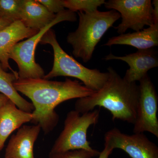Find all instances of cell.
I'll return each instance as SVG.
<instances>
[{
  "instance_id": "cell-6",
  "label": "cell",
  "mask_w": 158,
  "mask_h": 158,
  "mask_svg": "<svg viewBox=\"0 0 158 158\" xmlns=\"http://www.w3.org/2000/svg\"><path fill=\"white\" fill-rule=\"evenodd\" d=\"M100 111L98 109L84 114L75 110L69 112L64 121V128L55 141L51 152L78 149L94 150L87 140V132L90 127L98 123Z\"/></svg>"
},
{
  "instance_id": "cell-13",
  "label": "cell",
  "mask_w": 158,
  "mask_h": 158,
  "mask_svg": "<svg viewBox=\"0 0 158 158\" xmlns=\"http://www.w3.org/2000/svg\"><path fill=\"white\" fill-rule=\"evenodd\" d=\"M33 118L32 113L20 110L10 100L0 108V152L11 133Z\"/></svg>"
},
{
  "instance_id": "cell-9",
  "label": "cell",
  "mask_w": 158,
  "mask_h": 158,
  "mask_svg": "<svg viewBox=\"0 0 158 158\" xmlns=\"http://www.w3.org/2000/svg\"><path fill=\"white\" fill-rule=\"evenodd\" d=\"M104 146L123 150L131 158H158V148L144 133L127 135L117 128L105 134Z\"/></svg>"
},
{
  "instance_id": "cell-1",
  "label": "cell",
  "mask_w": 158,
  "mask_h": 158,
  "mask_svg": "<svg viewBox=\"0 0 158 158\" xmlns=\"http://www.w3.org/2000/svg\"><path fill=\"white\" fill-rule=\"evenodd\" d=\"M15 88L27 97L34 107L31 123L38 125L45 134L50 133L58 124L59 116L55 108L63 102L90 96L96 91L82 85L77 80L64 81L44 78L19 79Z\"/></svg>"
},
{
  "instance_id": "cell-3",
  "label": "cell",
  "mask_w": 158,
  "mask_h": 158,
  "mask_svg": "<svg viewBox=\"0 0 158 158\" xmlns=\"http://www.w3.org/2000/svg\"><path fill=\"white\" fill-rule=\"evenodd\" d=\"M79 19L77 28L69 33L67 42L73 48L72 53L87 63L92 58L96 46L105 33L120 18L115 10L91 12H77Z\"/></svg>"
},
{
  "instance_id": "cell-11",
  "label": "cell",
  "mask_w": 158,
  "mask_h": 158,
  "mask_svg": "<svg viewBox=\"0 0 158 158\" xmlns=\"http://www.w3.org/2000/svg\"><path fill=\"white\" fill-rule=\"evenodd\" d=\"M41 127L38 125H23L12 135L5 152V158H34V144Z\"/></svg>"
},
{
  "instance_id": "cell-10",
  "label": "cell",
  "mask_w": 158,
  "mask_h": 158,
  "mask_svg": "<svg viewBox=\"0 0 158 158\" xmlns=\"http://www.w3.org/2000/svg\"><path fill=\"white\" fill-rule=\"evenodd\" d=\"M106 61L118 60L127 63L130 68L123 78L129 82L139 81L148 74V72L158 66L157 53L153 48L138 50L136 52L118 56L110 53L103 59Z\"/></svg>"
},
{
  "instance_id": "cell-5",
  "label": "cell",
  "mask_w": 158,
  "mask_h": 158,
  "mask_svg": "<svg viewBox=\"0 0 158 158\" xmlns=\"http://www.w3.org/2000/svg\"><path fill=\"white\" fill-rule=\"evenodd\" d=\"M75 12L65 9L57 14L53 21L27 39L16 43L12 48L9 54V59L16 62L19 68V79L44 78L45 72L43 69L36 62L35 52L36 47L44 34L55 25L63 21H77Z\"/></svg>"
},
{
  "instance_id": "cell-17",
  "label": "cell",
  "mask_w": 158,
  "mask_h": 158,
  "mask_svg": "<svg viewBox=\"0 0 158 158\" xmlns=\"http://www.w3.org/2000/svg\"><path fill=\"white\" fill-rule=\"evenodd\" d=\"M64 8L75 12H91L104 5L105 0H62Z\"/></svg>"
},
{
  "instance_id": "cell-19",
  "label": "cell",
  "mask_w": 158,
  "mask_h": 158,
  "mask_svg": "<svg viewBox=\"0 0 158 158\" xmlns=\"http://www.w3.org/2000/svg\"><path fill=\"white\" fill-rule=\"evenodd\" d=\"M99 152L94 149L92 151L83 149L73 150L62 152H50L49 158H92L98 157Z\"/></svg>"
},
{
  "instance_id": "cell-7",
  "label": "cell",
  "mask_w": 158,
  "mask_h": 158,
  "mask_svg": "<svg viewBox=\"0 0 158 158\" xmlns=\"http://www.w3.org/2000/svg\"><path fill=\"white\" fill-rule=\"evenodd\" d=\"M106 8L115 10L120 14L122 21L115 27L118 34H124L128 29L141 31L145 26L155 23L153 7L151 0H109Z\"/></svg>"
},
{
  "instance_id": "cell-2",
  "label": "cell",
  "mask_w": 158,
  "mask_h": 158,
  "mask_svg": "<svg viewBox=\"0 0 158 158\" xmlns=\"http://www.w3.org/2000/svg\"><path fill=\"white\" fill-rule=\"evenodd\" d=\"M107 70L109 78L102 88L90 96L78 99L75 110L84 114L102 107L110 111L113 120L134 124L140 95L139 85L121 77L111 66Z\"/></svg>"
},
{
  "instance_id": "cell-15",
  "label": "cell",
  "mask_w": 158,
  "mask_h": 158,
  "mask_svg": "<svg viewBox=\"0 0 158 158\" xmlns=\"http://www.w3.org/2000/svg\"><path fill=\"white\" fill-rule=\"evenodd\" d=\"M56 17L37 0H22L20 21L27 27L40 31Z\"/></svg>"
},
{
  "instance_id": "cell-18",
  "label": "cell",
  "mask_w": 158,
  "mask_h": 158,
  "mask_svg": "<svg viewBox=\"0 0 158 158\" xmlns=\"http://www.w3.org/2000/svg\"><path fill=\"white\" fill-rule=\"evenodd\" d=\"M22 0H0V18L13 23L20 21Z\"/></svg>"
},
{
  "instance_id": "cell-20",
  "label": "cell",
  "mask_w": 158,
  "mask_h": 158,
  "mask_svg": "<svg viewBox=\"0 0 158 158\" xmlns=\"http://www.w3.org/2000/svg\"><path fill=\"white\" fill-rule=\"evenodd\" d=\"M37 1L53 14H58L65 9L62 0H37Z\"/></svg>"
},
{
  "instance_id": "cell-8",
  "label": "cell",
  "mask_w": 158,
  "mask_h": 158,
  "mask_svg": "<svg viewBox=\"0 0 158 158\" xmlns=\"http://www.w3.org/2000/svg\"><path fill=\"white\" fill-rule=\"evenodd\" d=\"M140 90L137 116L133 132H148L158 138V96L154 84L148 74L139 81Z\"/></svg>"
},
{
  "instance_id": "cell-16",
  "label": "cell",
  "mask_w": 158,
  "mask_h": 158,
  "mask_svg": "<svg viewBox=\"0 0 158 158\" xmlns=\"http://www.w3.org/2000/svg\"><path fill=\"white\" fill-rule=\"evenodd\" d=\"M18 79V74L6 72L0 62V93L8 98L20 110L32 113L34 107L32 103L23 98L14 88L13 84Z\"/></svg>"
},
{
  "instance_id": "cell-23",
  "label": "cell",
  "mask_w": 158,
  "mask_h": 158,
  "mask_svg": "<svg viewBox=\"0 0 158 158\" xmlns=\"http://www.w3.org/2000/svg\"><path fill=\"white\" fill-rule=\"evenodd\" d=\"M9 99L2 94L0 93V108L2 107L9 100Z\"/></svg>"
},
{
  "instance_id": "cell-4",
  "label": "cell",
  "mask_w": 158,
  "mask_h": 158,
  "mask_svg": "<svg viewBox=\"0 0 158 158\" xmlns=\"http://www.w3.org/2000/svg\"><path fill=\"white\" fill-rule=\"evenodd\" d=\"M39 43L50 44L54 52V62L52 70L44 78L49 80L56 77H72L81 80L85 87L98 91L107 81L109 73L102 72L97 69L85 67L63 50L57 40L55 31L48 30L44 34Z\"/></svg>"
},
{
  "instance_id": "cell-21",
  "label": "cell",
  "mask_w": 158,
  "mask_h": 158,
  "mask_svg": "<svg viewBox=\"0 0 158 158\" xmlns=\"http://www.w3.org/2000/svg\"><path fill=\"white\" fill-rule=\"evenodd\" d=\"M113 150L106 147H104L101 152L100 153L98 158H109L110 155L113 152Z\"/></svg>"
},
{
  "instance_id": "cell-14",
  "label": "cell",
  "mask_w": 158,
  "mask_h": 158,
  "mask_svg": "<svg viewBox=\"0 0 158 158\" xmlns=\"http://www.w3.org/2000/svg\"><path fill=\"white\" fill-rule=\"evenodd\" d=\"M114 45H130L138 50L154 48L158 45V23H154L141 31L110 37L102 46Z\"/></svg>"
},
{
  "instance_id": "cell-12",
  "label": "cell",
  "mask_w": 158,
  "mask_h": 158,
  "mask_svg": "<svg viewBox=\"0 0 158 158\" xmlns=\"http://www.w3.org/2000/svg\"><path fill=\"white\" fill-rule=\"evenodd\" d=\"M40 31L26 27L19 20L12 23L0 31V62L4 70L10 69L13 73L18 74L17 72L12 69L9 63L10 51L20 40L30 38L38 34Z\"/></svg>"
},
{
  "instance_id": "cell-22",
  "label": "cell",
  "mask_w": 158,
  "mask_h": 158,
  "mask_svg": "<svg viewBox=\"0 0 158 158\" xmlns=\"http://www.w3.org/2000/svg\"><path fill=\"white\" fill-rule=\"evenodd\" d=\"M12 23L10 21L0 18V31L6 28Z\"/></svg>"
}]
</instances>
